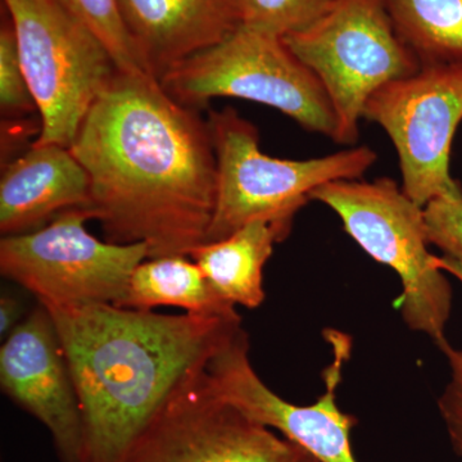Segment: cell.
Returning <instances> with one entry per match:
<instances>
[{"label":"cell","instance_id":"obj_1","mask_svg":"<svg viewBox=\"0 0 462 462\" xmlns=\"http://www.w3.org/2000/svg\"><path fill=\"white\" fill-rule=\"evenodd\" d=\"M69 151L89 176L87 209L107 242L145 243L148 258L189 257L205 245L217 197L211 132L156 78L116 72Z\"/></svg>","mask_w":462,"mask_h":462},{"label":"cell","instance_id":"obj_2","mask_svg":"<svg viewBox=\"0 0 462 462\" xmlns=\"http://www.w3.org/2000/svg\"><path fill=\"white\" fill-rule=\"evenodd\" d=\"M45 309L80 402L83 462H120L173 389L243 328L240 315H162L114 305Z\"/></svg>","mask_w":462,"mask_h":462},{"label":"cell","instance_id":"obj_3","mask_svg":"<svg viewBox=\"0 0 462 462\" xmlns=\"http://www.w3.org/2000/svg\"><path fill=\"white\" fill-rule=\"evenodd\" d=\"M207 123L217 160V197L206 243L256 220L291 227L316 189L331 181L358 180L378 160L365 145L311 160H281L261 151L256 126L236 109L211 111Z\"/></svg>","mask_w":462,"mask_h":462},{"label":"cell","instance_id":"obj_4","mask_svg":"<svg viewBox=\"0 0 462 462\" xmlns=\"http://www.w3.org/2000/svg\"><path fill=\"white\" fill-rule=\"evenodd\" d=\"M311 200L333 209L346 234L370 257L397 273L403 291L396 305L407 328L437 345L445 340L452 288L439 258L430 252L424 208L389 178L328 182Z\"/></svg>","mask_w":462,"mask_h":462},{"label":"cell","instance_id":"obj_5","mask_svg":"<svg viewBox=\"0 0 462 462\" xmlns=\"http://www.w3.org/2000/svg\"><path fill=\"white\" fill-rule=\"evenodd\" d=\"M160 84L187 107H205L218 97L251 100L336 141L338 123L327 90L284 39L272 33L243 25L173 67Z\"/></svg>","mask_w":462,"mask_h":462},{"label":"cell","instance_id":"obj_6","mask_svg":"<svg viewBox=\"0 0 462 462\" xmlns=\"http://www.w3.org/2000/svg\"><path fill=\"white\" fill-rule=\"evenodd\" d=\"M42 117L33 144L69 148L100 91L118 71L66 0H3Z\"/></svg>","mask_w":462,"mask_h":462},{"label":"cell","instance_id":"obj_7","mask_svg":"<svg viewBox=\"0 0 462 462\" xmlns=\"http://www.w3.org/2000/svg\"><path fill=\"white\" fill-rule=\"evenodd\" d=\"M282 39L327 90L339 144L357 142L365 105L376 90L421 69L398 36L387 0H336L314 25Z\"/></svg>","mask_w":462,"mask_h":462},{"label":"cell","instance_id":"obj_8","mask_svg":"<svg viewBox=\"0 0 462 462\" xmlns=\"http://www.w3.org/2000/svg\"><path fill=\"white\" fill-rule=\"evenodd\" d=\"M87 208L67 209L41 229L3 236L0 273L45 307H120L145 243L115 245L91 236Z\"/></svg>","mask_w":462,"mask_h":462},{"label":"cell","instance_id":"obj_9","mask_svg":"<svg viewBox=\"0 0 462 462\" xmlns=\"http://www.w3.org/2000/svg\"><path fill=\"white\" fill-rule=\"evenodd\" d=\"M206 364L173 389L120 462H320L225 401Z\"/></svg>","mask_w":462,"mask_h":462},{"label":"cell","instance_id":"obj_10","mask_svg":"<svg viewBox=\"0 0 462 462\" xmlns=\"http://www.w3.org/2000/svg\"><path fill=\"white\" fill-rule=\"evenodd\" d=\"M363 118L388 134L400 160L402 190L424 208L437 199H462L449 172L456 129L462 121V63L421 66L367 99Z\"/></svg>","mask_w":462,"mask_h":462},{"label":"cell","instance_id":"obj_11","mask_svg":"<svg viewBox=\"0 0 462 462\" xmlns=\"http://www.w3.org/2000/svg\"><path fill=\"white\" fill-rule=\"evenodd\" d=\"M333 361L325 369V392L310 406L288 402L272 391L249 360L248 336L240 329L206 364L216 392L252 420L297 443L320 462H357L351 448V431L357 420L337 402L342 370L351 356V339L328 330Z\"/></svg>","mask_w":462,"mask_h":462},{"label":"cell","instance_id":"obj_12","mask_svg":"<svg viewBox=\"0 0 462 462\" xmlns=\"http://www.w3.org/2000/svg\"><path fill=\"white\" fill-rule=\"evenodd\" d=\"M0 385L47 428L60 462H83L80 402L53 319L42 303L3 340Z\"/></svg>","mask_w":462,"mask_h":462},{"label":"cell","instance_id":"obj_13","mask_svg":"<svg viewBox=\"0 0 462 462\" xmlns=\"http://www.w3.org/2000/svg\"><path fill=\"white\" fill-rule=\"evenodd\" d=\"M127 29L158 81L245 23V0H120Z\"/></svg>","mask_w":462,"mask_h":462},{"label":"cell","instance_id":"obj_14","mask_svg":"<svg viewBox=\"0 0 462 462\" xmlns=\"http://www.w3.org/2000/svg\"><path fill=\"white\" fill-rule=\"evenodd\" d=\"M89 176L69 148L32 144L0 180L3 236L41 229L67 209L89 206Z\"/></svg>","mask_w":462,"mask_h":462},{"label":"cell","instance_id":"obj_15","mask_svg":"<svg viewBox=\"0 0 462 462\" xmlns=\"http://www.w3.org/2000/svg\"><path fill=\"white\" fill-rule=\"evenodd\" d=\"M291 227L267 220L252 221L227 238L205 243L189 254L218 297L248 310L263 305V269L276 243Z\"/></svg>","mask_w":462,"mask_h":462},{"label":"cell","instance_id":"obj_16","mask_svg":"<svg viewBox=\"0 0 462 462\" xmlns=\"http://www.w3.org/2000/svg\"><path fill=\"white\" fill-rule=\"evenodd\" d=\"M179 307L189 314L236 318V306L216 294L199 264L187 256L147 258L134 270L120 307Z\"/></svg>","mask_w":462,"mask_h":462},{"label":"cell","instance_id":"obj_17","mask_svg":"<svg viewBox=\"0 0 462 462\" xmlns=\"http://www.w3.org/2000/svg\"><path fill=\"white\" fill-rule=\"evenodd\" d=\"M398 36L421 66L462 63V0H387Z\"/></svg>","mask_w":462,"mask_h":462},{"label":"cell","instance_id":"obj_18","mask_svg":"<svg viewBox=\"0 0 462 462\" xmlns=\"http://www.w3.org/2000/svg\"><path fill=\"white\" fill-rule=\"evenodd\" d=\"M111 54L118 71L149 74L141 51L125 23L120 0H66ZM151 75V74H149Z\"/></svg>","mask_w":462,"mask_h":462},{"label":"cell","instance_id":"obj_19","mask_svg":"<svg viewBox=\"0 0 462 462\" xmlns=\"http://www.w3.org/2000/svg\"><path fill=\"white\" fill-rule=\"evenodd\" d=\"M336 0H245L249 29L285 38L314 25Z\"/></svg>","mask_w":462,"mask_h":462},{"label":"cell","instance_id":"obj_20","mask_svg":"<svg viewBox=\"0 0 462 462\" xmlns=\"http://www.w3.org/2000/svg\"><path fill=\"white\" fill-rule=\"evenodd\" d=\"M424 217L428 242L445 254L440 269L462 282V199L431 200L424 207Z\"/></svg>","mask_w":462,"mask_h":462},{"label":"cell","instance_id":"obj_21","mask_svg":"<svg viewBox=\"0 0 462 462\" xmlns=\"http://www.w3.org/2000/svg\"><path fill=\"white\" fill-rule=\"evenodd\" d=\"M0 106L5 115L18 116L38 111L20 53L11 18H3L0 29Z\"/></svg>","mask_w":462,"mask_h":462},{"label":"cell","instance_id":"obj_22","mask_svg":"<svg viewBox=\"0 0 462 462\" xmlns=\"http://www.w3.org/2000/svg\"><path fill=\"white\" fill-rule=\"evenodd\" d=\"M437 346L446 356L451 373L448 384L438 398V410L452 448L462 457V349L455 348L447 339Z\"/></svg>","mask_w":462,"mask_h":462},{"label":"cell","instance_id":"obj_23","mask_svg":"<svg viewBox=\"0 0 462 462\" xmlns=\"http://www.w3.org/2000/svg\"><path fill=\"white\" fill-rule=\"evenodd\" d=\"M23 306L17 298L3 294L0 297V336L2 339L7 338L21 321L23 320Z\"/></svg>","mask_w":462,"mask_h":462}]
</instances>
